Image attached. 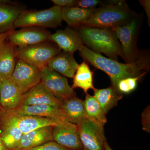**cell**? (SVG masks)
<instances>
[{
    "label": "cell",
    "mask_w": 150,
    "mask_h": 150,
    "mask_svg": "<svg viewBox=\"0 0 150 150\" xmlns=\"http://www.w3.org/2000/svg\"><path fill=\"white\" fill-rule=\"evenodd\" d=\"M12 30L8 31V32L0 33V47L5 43L6 40L7 39L10 33Z\"/></svg>",
    "instance_id": "d6a6232c"
},
{
    "label": "cell",
    "mask_w": 150,
    "mask_h": 150,
    "mask_svg": "<svg viewBox=\"0 0 150 150\" xmlns=\"http://www.w3.org/2000/svg\"><path fill=\"white\" fill-rule=\"evenodd\" d=\"M22 132L12 122L0 113V137L6 147L15 150L22 137Z\"/></svg>",
    "instance_id": "7402d4cb"
},
{
    "label": "cell",
    "mask_w": 150,
    "mask_h": 150,
    "mask_svg": "<svg viewBox=\"0 0 150 150\" xmlns=\"http://www.w3.org/2000/svg\"><path fill=\"white\" fill-rule=\"evenodd\" d=\"M95 8H83L77 6L62 8V20L64 21L70 28L76 29L88 19Z\"/></svg>",
    "instance_id": "603a6c76"
},
{
    "label": "cell",
    "mask_w": 150,
    "mask_h": 150,
    "mask_svg": "<svg viewBox=\"0 0 150 150\" xmlns=\"http://www.w3.org/2000/svg\"><path fill=\"white\" fill-rule=\"evenodd\" d=\"M93 91V96L105 114L116 106L118 101L123 98V94L111 85L101 89L95 88Z\"/></svg>",
    "instance_id": "cb8c5ba5"
},
{
    "label": "cell",
    "mask_w": 150,
    "mask_h": 150,
    "mask_svg": "<svg viewBox=\"0 0 150 150\" xmlns=\"http://www.w3.org/2000/svg\"><path fill=\"white\" fill-rule=\"evenodd\" d=\"M3 110L2 108L1 107V104H0V113H1V112H2Z\"/></svg>",
    "instance_id": "d590c367"
},
{
    "label": "cell",
    "mask_w": 150,
    "mask_h": 150,
    "mask_svg": "<svg viewBox=\"0 0 150 150\" xmlns=\"http://www.w3.org/2000/svg\"><path fill=\"white\" fill-rule=\"evenodd\" d=\"M150 106H148L142 112V123L143 129L148 133L150 132Z\"/></svg>",
    "instance_id": "f1b7e54d"
},
{
    "label": "cell",
    "mask_w": 150,
    "mask_h": 150,
    "mask_svg": "<svg viewBox=\"0 0 150 150\" xmlns=\"http://www.w3.org/2000/svg\"><path fill=\"white\" fill-rule=\"evenodd\" d=\"M78 127L83 150H104L107 142L103 126L84 117Z\"/></svg>",
    "instance_id": "52a82bcc"
},
{
    "label": "cell",
    "mask_w": 150,
    "mask_h": 150,
    "mask_svg": "<svg viewBox=\"0 0 150 150\" xmlns=\"http://www.w3.org/2000/svg\"><path fill=\"white\" fill-rule=\"evenodd\" d=\"M10 110L21 115L50 118L57 122L65 120L60 108L53 105H36L28 106L20 105L15 109Z\"/></svg>",
    "instance_id": "ac0fdd59"
},
{
    "label": "cell",
    "mask_w": 150,
    "mask_h": 150,
    "mask_svg": "<svg viewBox=\"0 0 150 150\" xmlns=\"http://www.w3.org/2000/svg\"><path fill=\"white\" fill-rule=\"evenodd\" d=\"M62 100L56 97L40 83L23 95L20 105H47L60 107Z\"/></svg>",
    "instance_id": "5bb4252c"
},
{
    "label": "cell",
    "mask_w": 150,
    "mask_h": 150,
    "mask_svg": "<svg viewBox=\"0 0 150 150\" xmlns=\"http://www.w3.org/2000/svg\"><path fill=\"white\" fill-rule=\"evenodd\" d=\"M51 33L46 28L36 27L21 28L12 30L7 39L15 47H21L49 41Z\"/></svg>",
    "instance_id": "8fae6325"
},
{
    "label": "cell",
    "mask_w": 150,
    "mask_h": 150,
    "mask_svg": "<svg viewBox=\"0 0 150 150\" xmlns=\"http://www.w3.org/2000/svg\"><path fill=\"white\" fill-rule=\"evenodd\" d=\"M84 105L85 117L104 127L107 122L106 114L94 97L88 93L86 94Z\"/></svg>",
    "instance_id": "484cf974"
},
{
    "label": "cell",
    "mask_w": 150,
    "mask_h": 150,
    "mask_svg": "<svg viewBox=\"0 0 150 150\" xmlns=\"http://www.w3.org/2000/svg\"><path fill=\"white\" fill-rule=\"evenodd\" d=\"M23 94L10 79L0 81V104L3 110H10L18 107Z\"/></svg>",
    "instance_id": "e0dca14e"
},
{
    "label": "cell",
    "mask_w": 150,
    "mask_h": 150,
    "mask_svg": "<svg viewBox=\"0 0 150 150\" xmlns=\"http://www.w3.org/2000/svg\"><path fill=\"white\" fill-rule=\"evenodd\" d=\"M60 108L64 120L78 126L85 117L84 101L76 96L62 100Z\"/></svg>",
    "instance_id": "ffe728a7"
},
{
    "label": "cell",
    "mask_w": 150,
    "mask_h": 150,
    "mask_svg": "<svg viewBox=\"0 0 150 150\" xmlns=\"http://www.w3.org/2000/svg\"><path fill=\"white\" fill-rule=\"evenodd\" d=\"M102 2L99 0H80L77 1V7L83 8H94Z\"/></svg>",
    "instance_id": "f546056e"
},
{
    "label": "cell",
    "mask_w": 150,
    "mask_h": 150,
    "mask_svg": "<svg viewBox=\"0 0 150 150\" xmlns=\"http://www.w3.org/2000/svg\"><path fill=\"white\" fill-rule=\"evenodd\" d=\"M144 76L128 77L121 80L116 85V90L122 94L132 92L137 88L138 81Z\"/></svg>",
    "instance_id": "4316f807"
},
{
    "label": "cell",
    "mask_w": 150,
    "mask_h": 150,
    "mask_svg": "<svg viewBox=\"0 0 150 150\" xmlns=\"http://www.w3.org/2000/svg\"><path fill=\"white\" fill-rule=\"evenodd\" d=\"M40 82L59 99L64 100L76 96L74 89L69 84L67 78L48 67L40 70Z\"/></svg>",
    "instance_id": "ba28073f"
},
{
    "label": "cell",
    "mask_w": 150,
    "mask_h": 150,
    "mask_svg": "<svg viewBox=\"0 0 150 150\" xmlns=\"http://www.w3.org/2000/svg\"><path fill=\"white\" fill-rule=\"evenodd\" d=\"M79 66L74 54L62 51L49 61L47 67L64 76L73 78Z\"/></svg>",
    "instance_id": "2e32d148"
},
{
    "label": "cell",
    "mask_w": 150,
    "mask_h": 150,
    "mask_svg": "<svg viewBox=\"0 0 150 150\" xmlns=\"http://www.w3.org/2000/svg\"><path fill=\"white\" fill-rule=\"evenodd\" d=\"M56 6L62 8H69L76 6L77 1L76 0H51Z\"/></svg>",
    "instance_id": "4dcf8cb0"
},
{
    "label": "cell",
    "mask_w": 150,
    "mask_h": 150,
    "mask_svg": "<svg viewBox=\"0 0 150 150\" xmlns=\"http://www.w3.org/2000/svg\"><path fill=\"white\" fill-rule=\"evenodd\" d=\"M10 79L24 94L40 83V70L18 59Z\"/></svg>",
    "instance_id": "9c48e42d"
},
{
    "label": "cell",
    "mask_w": 150,
    "mask_h": 150,
    "mask_svg": "<svg viewBox=\"0 0 150 150\" xmlns=\"http://www.w3.org/2000/svg\"><path fill=\"white\" fill-rule=\"evenodd\" d=\"M141 5L144 8L148 18V23L150 26V1L149 0H141L139 1Z\"/></svg>",
    "instance_id": "1f68e13d"
},
{
    "label": "cell",
    "mask_w": 150,
    "mask_h": 150,
    "mask_svg": "<svg viewBox=\"0 0 150 150\" xmlns=\"http://www.w3.org/2000/svg\"><path fill=\"white\" fill-rule=\"evenodd\" d=\"M73 89L81 88L83 90L86 94L89 89L94 90L93 74L91 71L87 62H83L79 64L74 76L73 77Z\"/></svg>",
    "instance_id": "d4e9b609"
},
{
    "label": "cell",
    "mask_w": 150,
    "mask_h": 150,
    "mask_svg": "<svg viewBox=\"0 0 150 150\" xmlns=\"http://www.w3.org/2000/svg\"><path fill=\"white\" fill-rule=\"evenodd\" d=\"M18 59L41 70L62 50L55 43L47 41L33 45L16 47Z\"/></svg>",
    "instance_id": "5b68a950"
},
{
    "label": "cell",
    "mask_w": 150,
    "mask_h": 150,
    "mask_svg": "<svg viewBox=\"0 0 150 150\" xmlns=\"http://www.w3.org/2000/svg\"><path fill=\"white\" fill-rule=\"evenodd\" d=\"M79 51L83 60L108 75L111 86L115 89L121 80L144 76L150 69V57L148 52H142L135 62L122 63L96 53L84 45Z\"/></svg>",
    "instance_id": "6da1fadb"
},
{
    "label": "cell",
    "mask_w": 150,
    "mask_h": 150,
    "mask_svg": "<svg viewBox=\"0 0 150 150\" xmlns=\"http://www.w3.org/2000/svg\"><path fill=\"white\" fill-rule=\"evenodd\" d=\"M53 127L46 126L23 134L15 150L35 147L47 142L53 141Z\"/></svg>",
    "instance_id": "d6986e66"
},
{
    "label": "cell",
    "mask_w": 150,
    "mask_h": 150,
    "mask_svg": "<svg viewBox=\"0 0 150 150\" xmlns=\"http://www.w3.org/2000/svg\"><path fill=\"white\" fill-rule=\"evenodd\" d=\"M62 8L54 5L42 10L23 11L17 19L14 28L36 27L56 28L62 25Z\"/></svg>",
    "instance_id": "277c9868"
},
{
    "label": "cell",
    "mask_w": 150,
    "mask_h": 150,
    "mask_svg": "<svg viewBox=\"0 0 150 150\" xmlns=\"http://www.w3.org/2000/svg\"><path fill=\"white\" fill-rule=\"evenodd\" d=\"M76 30L83 45L90 50L115 61L123 58L121 44L112 29L81 25Z\"/></svg>",
    "instance_id": "7a4b0ae2"
},
{
    "label": "cell",
    "mask_w": 150,
    "mask_h": 150,
    "mask_svg": "<svg viewBox=\"0 0 150 150\" xmlns=\"http://www.w3.org/2000/svg\"><path fill=\"white\" fill-rule=\"evenodd\" d=\"M53 141L69 150H83L78 125L65 120L57 122L53 127Z\"/></svg>",
    "instance_id": "30bf717a"
},
{
    "label": "cell",
    "mask_w": 150,
    "mask_h": 150,
    "mask_svg": "<svg viewBox=\"0 0 150 150\" xmlns=\"http://www.w3.org/2000/svg\"></svg>",
    "instance_id": "8d00e7d4"
},
{
    "label": "cell",
    "mask_w": 150,
    "mask_h": 150,
    "mask_svg": "<svg viewBox=\"0 0 150 150\" xmlns=\"http://www.w3.org/2000/svg\"><path fill=\"white\" fill-rule=\"evenodd\" d=\"M21 150H69L66 149L58 143L51 141L37 146L35 147Z\"/></svg>",
    "instance_id": "83f0119b"
},
{
    "label": "cell",
    "mask_w": 150,
    "mask_h": 150,
    "mask_svg": "<svg viewBox=\"0 0 150 150\" xmlns=\"http://www.w3.org/2000/svg\"><path fill=\"white\" fill-rule=\"evenodd\" d=\"M25 10L24 6L16 2L0 1V33L14 30L15 22Z\"/></svg>",
    "instance_id": "9a60e30c"
},
{
    "label": "cell",
    "mask_w": 150,
    "mask_h": 150,
    "mask_svg": "<svg viewBox=\"0 0 150 150\" xmlns=\"http://www.w3.org/2000/svg\"><path fill=\"white\" fill-rule=\"evenodd\" d=\"M0 150H9L5 146L4 144L2 141L1 139V137H0Z\"/></svg>",
    "instance_id": "836d02e7"
},
{
    "label": "cell",
    "mask_w": 150,
    "mask_h": 150,
    "mask_svg": "<svg viewBox=\"0 0 150 150\" xmlns=\"http://www.w3.org/2000/svg\"><path fill=\"white\" fill-rule=\"evenodd\" d=\"M49 40L55 43L62 51L73 54L84 45L78 31L70 27L57 30L51 34Z\"/></svg>",
    "instance_id": "4fadbf2b"
},
{
    "label": "cell",
    "mask_w": 150,
    "mask_h": 150,
    "mask_svg": "<svg viewBox=\"0 0 150 150\" xmlns=\"http://www.w3.org/2000/svg\"><path fill=\"white\" fill-rule=\"evenodd\" d=\"M137 16L125 1H111L95 8L83 25L113 29L129 23Z\"/></svg>",
    "instance_id": "3957f363"
},
{
    "label": "cell",
    "mask_w": 150,
    "mask_h": 150,
    "mask_svg": "<svg viewBox=\"0 0 150 150\" xmlns=\"http://www.w3.org/2000/svg\"><path fill=\"white\" fill-rule=\"evenodd\" d=\"M18 59L15 47L5 41L0 47V81L10 79Z\"/></svg>",
    "instance_id": "44dd1931"
},
{
    "label": "cell",
    "mask_w": 150,
    "mask_h": 150,
    "mask_svg": "<svg viewBox=\"0 0 150 150\" xmlns=\"http://www.w3.org/2000/svg\"><path fill=\"white\" fill-rule=\"evenodd\" d=\"M139 18L137 15L129 23L112 29L121 44L122 59L126 63L135 62L142 52L137 46Z\"/></svg>",
    "instance_id": "8992f818"
},
{
    "label": "cell",
    "mask_w": 150,
    "mask_h": 150,
    "mask_svg": "<svg viewBox=\"0 0 150 150\" xmlns=\"http://www.w3.org/2000/svg\"><path fill=\"white\" fill-rule=\"evenodd\" d=\"M1 114L15 124L23 134L42 127L54 126L57 122L50 118L18 114L11 110H3Z\"/></svg>",
    "instance_id": "7c38bea8"
},
{
    "label": "cell",
    "mask_w": 150,
    "mask_h": 150,
    "mask_svg": "<svg viewBox=\"0 0 150 150\" xmlns=\"http://www.w3.org/2000/svg\"><path fill=\"white\" fill-rule=\"evenodd\" d=\"M104 150H113L110 148V146L108 144V143H107V142H106V144H105V148L104 149Z\"/></svg>",
    "instance_id": "e575fe53"
}]
</instances>
